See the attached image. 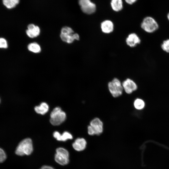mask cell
I'll list each match as a JSON object with an SVG mask.
<instances>
[{"mask_svg":"<svg viewBox=\"0 0 169 169\" xmlns=\"http://www.w3.org/2000/svg\"><path fill=\"white\" fill-rule=\"evenodd\" d=\"M32 141L27 138L22 140L18 144L15 151V154L19 156L30 155L33 151Z\"/></svg>","mask_w":169,"mask_h":169,"instance_id":"6da1fadb","label":"cell"},{"mask_svg":"<svg viewBox=\"0 0 169 169\" xmlns=\"http://www.w3.org/2000/svg\"><path fill=\"white\" fill-rule=\"evenodd\" d=\"M66 115L59 107L54 108L50 115V122L54 125H58L66 119Z\"/></svg>","mask_w":169,"mask_h":169,"instance_id":"7a4b0ae2","label":"cell"},{"mask_svg":"<svg viewBox=\"0 0 169 169\" xmlns=\"http://www.w3.org/2000/svg\"><path fill=\"white\" fill-rule=\"evenodd\" d=\"M141 27L145 31L148 33H152L159 28L158 23L152 17L147 16L145 18L141 24Z\"/></svg>","mask_w":169,"mask_h":169,"instance_id":"3957f363","label":"cell"},{"mask_svg":"<svg viewBox=\"0 0 169 169\" xmlns=\"http://www.w3.org/2000/svg\"><path fill=\"white\" fill-rule=\"evenodd\" d=\"M109 91L112 95L116 98L122 94L123 89L120 80L116 78L114 79L108 84Z\"/></svg>","mask_w":169,"mask_h":169,"instance_id":"277c9868","label":"cell"},{"mask_svg":"<svg viewBox=\"0 0 169 169\" xmlns=\"http://www.w3.org/2000/svg\"><path fill=\"white\" fill-rule=\"evenodd\" d=\"M79 3L82 11L86 14H91L96 11V5L90 0H79Z\"/></svg>","mask_w":169,"mask_h":169,"instance_id":"5b68a950","label":"cell"},{"mask_svg":"<svg viewBox=\"0 0 169 169\" xmlns=\"http://www.w3.org/2000/svg\"><path fill=\"white\" fill-rule=\"evenodd\" d=\"M90 125L94 130L95 135H99L103 132V123L99 118H95L92 120Z\"/></svg>","mask_w":169,"mask_h":169,"instance_id":"8992f818","label":"cell"},{"mask_svg":"<svg viewBox=\"0 0 169 169\" xmlns=\"http://www.w3.org/2000/svg\"><path fill=\"white\" fill-rule=\"evenodd\" d=\"M122 84L123 90L127 94H131L137 88V86L135 82L129 78L124 80Z\"/></svg>","mask_w":169,"mask_h":169,"instance_id":"52a82bcc","label":"cell"},{"mask_svg":"<svg viewBox=\"0 0 169 169\" xmlns=\"http://www.w3.org/2000/svg\"><path fill=\"white\" fill-rule=\"evenodd\" d=\"M27 35L30 38H33L38 36L40 33L39 28L33 24H30L28 26L26 31Z\"/></svg>","mask_w":169,"mask_h":169,"instance_id":"ba28073f","label":"cell"},{"mask_svg":"<svg viewBox=\"0 0 169 169\" xmlns=\"http://www.w3.org/2000/svg\"><path fill=\"white\" fill-rule=\"evenodd\" d=\"M86 141L83 138H77L72 144V146L74 149L78 151L84 150L86 147Z\"/></svg>","mask_w":169,"mask_h":169,"instance_id":"9c48e42d","label":"cell"},{"mask_svg":"<svg viewBox=\"0 0 169 169\" xmlns=\"http://www.w3.org/2000/svg\"><path fill=\"white\" fill-rule=\"evenodd\" d=\"M126 44L130 47H134L140 44L141 40L135 33H131L129 35L126 39Z\"/></svg>","mask_w":169,"mask_h":169,"instance_id":"30bf717a","label":"cell"},{"mask_svg":"<svg viewBox=\"0 0 169 169\" xmlns=\"http://www.w3.org/2000/svg\"><path fill=\"white\" fill-rule=\"evenodd\" d=\"M102 31L105 33H109L112 32L114 28L113 22L110 20H107L102 22L100 25Z\"/></svg>","mask_w":169,"mask_h":169,"instance_id":"8fae6325","label":"cell"},{"mask_svg":"<svg viewBox=\"0 0 169 169\" xmlns=\"http://www.w3.org/2000/svg\"><path fill=\"white\" fill-rule=\"evenodd\" d=\"M60 37L63 41L68 44L72 43L75 40H79V34L76 33L60 34Z\"/></svg>","mask_w":169,"mask_h":169,"instance_id":"7c38bea8","label":"cell"},{"mask_svg":"<svg viewBox=\"0 0 169 169\" xmlns=\"http://www.w3.org/2000/svg\"><path fill=\"white\" fill-rule=\"evenodd\" d=\"M54 137L57 140L65 141L68 139H72L73 136L72 135L67 131H64L62 135L59 132L55 131L53 133Z\"/></svg>","mask_w":169,"mask_h":169,"instance_id":"4fadbf2b","label":"cell"},{"mask_svg":"<svg viewBox=\"0 0 169 169\" xmlns=\"http://www.w3.org/2000/svg\"><path fill=\"white\" fill-rule=\"evenodd\" d=\"M54 158L57 163L62 165H66L69 162V157L61 154L56 153Z\"/></svg>","mask_w":169,"mask_h":169,"instance_id":"5bb4252c","label":"cell"},{"mask_svg":"<svg viewBox=\"0 0 169 169\" xmlns=\"http://www.w3.org/2000/svg\"><path fill=\"white\" fill-rule=\"evenodd\" d=\"M48 105L45 102L42 103L39 105L36 106L34 107V110L38 114L44 115L49 110Z\"/></svg>","mask_w":169,"mask_h":169,"instance_id":"9a60e30c","label":"cell"},{"mask_svg":"<svg viewBox=\"0 0 169 169\" xmlns=\"http://www.w3.org/2000/svg\"><path fill=\"white\" fill-rule=\"evenodd\" d=\"M110 5L112 9L115 12L121 10L123 7L122 0H111Z\"/></svg>","mask_w":169,"mask_h":169,"instance_id":"2e32d148","label":"cell"},{"mask_svg":"<svg viewBox=\"0 0 169 169\" xmlns=\"http://www.w3.org/2000/svg\"><path fill=\"white\" fill-rule=\"evenodd\" d=\"M4 5L8 9H12L15 7L19 2V0H3Z\"/></svg>","mask_w":169,"mask_h":169,"instance_id":"e0dca14e","label":"cell"},{"mask_svg":"<svg viewBox=\"0 0 169 169\" xmlns=\"http://www.w3.org/2000/svg\"><path fill=\"white\" fill-rule=\"evenodd\" d=\"M28 50L34 53H38L41 51L40 45L36 43H32L29 44L28 46Z\"/></svg>","mask_w":169,"mask_h":169,"instance_id":"ac0fdd59","label":"cell"},{"mask_svg":"<svg viewBox=\"0 0 169 169\" xmlns=\"http://www.w3.org/2000/svg\"><path fill=\"white\" fill-rule=\"evenodd\" d=\"M144 101L140 98L136 99L134 102V106L135 108L137 110H140L144 108L145 106Z\"/></svg>","mask_w":169,"mask_h":169,"instance_id":"d6986e66","label":"cell"},{"mask_svg":"<svg viewBox=\"0 0 169 169\" xmlns=\"http://www.w3.org/2000/svg\"><path fill=\"white\" fill-rule=\"evenodd\" d=\"M161 48L163 51L169 53V39L163 41L161 45Z\"/></svg>","mask_w":169,"mask_h":169,"instance_id":"ffe728a7","label":"cell"},{"mask_svg":"<svg viewBox=\"0 0 169 169\" xmlns=\"http://www.w3.org/2000/svg\"><path fill=\"white\" fill-rule=\"evenodd\" d=\"M74 31L70 28L68 27H64L61 29V33L62 34H66L74 33Z\"/></svg>","mask_w":169,"mask_h":169,"instance_id":"44dd1931","label":"cell"},{"mask_svg":"<svg viewBox=\"0 0 169 169\" xmlns=\"http://www.w3.org/2000/svg\"><path fill=\"white\" fill-rule=\"evenodd\" d=\"M56 153L65 155L69 157V154L68 151L62 147H59L56 150Z\"/></svg>","mask_w":169,"mask_h":169,"instance_id":"7402d4cb","label":"cell"},{"mask_svg":"<svg viewBox=\"0 0 169 169\" xmlns=\"http://www.w3.org/2000/svg\"><path fill=\"white\" fill-rule=\"evenodd\" d=\"M7 158V155L4 150L0 147V163L4 161Z\"/></svg>","mask_w":169,"mask_h":169,"instance_id":"603a6c76","label":"cell"},{"mask_svg":"<svg viewBox=\"0 0 169 169\" xmlns=\"http://www.w3.org/2000/svg\"><path fill=\"white\" fill-rule=\"evenodd\" d=\"M8 47V43L6 40L3 38H0V48H6Z\"/></svg>","mask_w":169,"mask_h":169,"instance_id":"cb8c5ba5","label":"cell"},{"mask_svg":"<svg viewBox=\"0 0 169 169\" xmlns=\"http://www.w3.org/2000/svg\"><path fill=\"white\" fill-rule=\"evenodd\" d=\"M88 133L90 136L95 135V132L92 127L90 125L88 126Z\"/></svg>","mask_w":169,"mask_h":169,"instance_id":"d4e9b609","label":"cell"},{"mask_svg":"<svg viewBox=\"0 0 169 169\" xmlns=\"http://www.w3.org/2000/svg\"><path fill=\"white\" fill-rule=\"evenodd\" d=\"M125 2L129 4H132L135 3L137 0H125Z\"/></svg>","mask_w":169,"mask_h":169,"instance_id":"484cf974","label":"cell"},{"mask_svg":"<svg viewBox=\"0 0 169 169\" xmlns=\"http://www.w3.org/2000/svg\"><path fill=\"white\" fill-rule=\"evenodd\" d=\"M40 169H54L51 166H42Z\"/></svg>","mask_w":169,"mask_h":169,"instance_id":"4316f807","label":"cell"},{"mask_svg":"<svg viewBox=\"0 0 169 169\" xmlns=\"http://www.w3.org/2000/svg\"><path fill=\"white\" fill-rule=\"evenodd\" d=\"M167 18L169 21V13H168L167 15Z\"/></svg>","mask_w":169,"mask_h":169,"instance_id":"83f0119b","label":"cell"}]
</instances>
